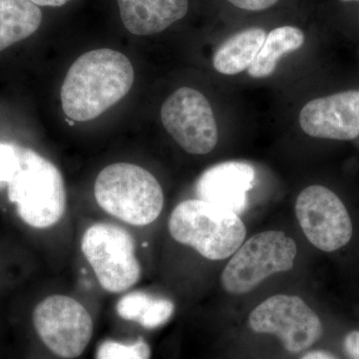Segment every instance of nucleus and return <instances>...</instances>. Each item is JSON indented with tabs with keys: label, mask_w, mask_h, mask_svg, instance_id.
Returning <instances> with one entry per match:
<instances>
[{
	"label": "nucleus",
	"mask_w": 359,
	"mask_h": 359,
	"mask_svg": "<svg viewBox=\"0 0 359 359\" xmlns=\"http://www.w3.org/2000/svg\"><path fill=\"white\" fill-rule=\"evenodd\" d=\"M0 183L32 228L49 229L65 217V180L58 168L29 148L0 142Z\"/></svg>",
	"instance_id": "f257e3e1"
},
{
	"label": "nucleus",
	"mask_w": 359,
	"mask_h": 359,
	"mask_svg": "<svg viewBox=\"0 0 359 359\" xmlns=\"http://www.w3.org/2000/svg\"><path fill=\"white\" fill-rule=\"evenodd\" d=\"M134 79L133 66L121 52H87L66 74L61 87L63 112L72 121L95 119L128 94Z\"/></svg>",
	"instance_id": "f03ea898"
},
{
	"label": "nucleus",
	"mask_w": 359,
	"mask_h": 359,
	"mask_svg": "<svg viewBox=\"0 0 359 359\" xmlns=\"http://www.w3.org/2000/svg\"><path fill=\"white\" fill-rule=\"evenodd\" d=\"M94 196L104 212L135 226L154 223L164 208V193L158 180L130 163L104 168L94 184Z\"/></svg>",
	"instance_id": "7ed1b4c3"
},
{
	"label": "nucleus",
	"mask_w": 359,
	"mask_h": 359,
	"mask_svg": "<svg viewBox=\"0 0 359 359\" xmlns=\"http://www.w3.org/2000/svg\"><path fill=\"white\" fill-rule=\"evenodd\" d=\"M168 226L176 242L193 248L211 261L233 256L247 235L238 215L200 199L180 203Z\"/></svg>",
	"instance_id": "20e7f679"
},
{
	"label": "nucleus",
	"mask_w": 359,
	"mask_h": 359,
	"mask_svg": "<svg viewBox=\"0 0 359 359\" xmlns=\"http://www.w3.org/2000/svg\"><path fill=\"white\" fill-rule=\"evenodd\" d=\"M81 252L100 287L121 294L139 282L141 264L133 237L121 226L108 223L89 226L81 238Z\"/></svg>",
	"instance_id": "39448f33"
},
{
	"label": "nucleus",
	"mask_w": 359,
	"mask_h": 359,
	"mask_svg": "<svg viewBox=\"0 0 359 359\" xmlns=\"http://www.w3.org/2000/svg\"><path fill=\"white\" fill-rule=\"evenodd\" d=\"M297 252L294 241L283 231L257 233L233 255L222 273V285L231 294H248L269 276L290 271Z\"/></svg>",
	"instance_id": "423d86ee"
},
{
	"label": "nucleus",
	"mask_w": 359,
	"mask_h": 359,
	"mask_svg": "<svg viewBox=\"0 0 359 359\" xmlns=\"http://www.w3.org/2000/svg\"><path fill=\"white\" fill-rule=\"evenodd\" d=\"M32 321L44 346L61 358L81 355L93 335L91 314L81 302L65 294L42 299L33 311Z\"/></svg>",
	"instance_id": "0eeeda50"
},
{
	"label": "nucleus",
	"mask_w": 359,
	"mask_h": 359,
	"mask_svg": "<svg viewBox=\"0 0 359 359\" xmlns=\"http://www.w3.org/2000/svg\"><path fill=\"white\" fill-rule=\"evenodd\" d=\"M249 323L257 334L276 335L292 353L306 351L323 334L318 314L297 295L269 297L250 313Z\"/></svg>",
	"instance_id": "6e6552de"
},
{
	"label": "nucleus",
	"mask_w": 359,
	"mask_h": 359,
	"mask_svg": "<svg viewBox=\"0 0 359 359\" xmlns=\"http://www.w3.org/2000/svg\"><path fill=\"white\" fill-rule=\"evenodd\" d=\"M168 133L189 154L205 155L218 143V126L211 104L201 92L182 87L161 108Z\"/></svg>",
	"instance_id": "1a4fd4ad"
},
{
	"label": "nucleus",
	"mask_w": 359,
	"mask_h": 359,
	"mask_svg": "<svg viewBox=\"0 0 359 359\" xmlns=\"http://www.w3.org/2000/svg\"><path fill=\"white\" fill-rule=\"evenodd\" d=\"M295 215L309 243L323 252L339 250L353 237V222L346 205L325 187L304 189L295 203Z\"/></svg>",
	"instance_id": "9d476101"
},
{
	"label": "nucleus",
	"mask_w": 359,
	"mask_h": 359,
	"mask_svg": "<svg viewBox=\"0 0 359 359\" xmlns=\"http://www.w3.org/2000/svg\"><path fill=\"white\" fill-rule=\"evenodd\" d=\"M299 124L314 138L349 141L359 136V91L314 99L302 108Z\"/></svg>",
	"instance_id": "9b49d317"
},
{
	"label": "nucleus",
	"mask_w": 359,
	"mask_h": 359,
	"mask_svg": "<svg viewBox=\"0 0 359 359\" xmlns=\"http://www.w3.org/2000/svg\"><path fill=\"white\" fill-rule=\"evenodd\" d=\"M256 181V171L250 164L229 161L205 170L198 181L200 200L241 215L248 207V193Z\"/></svg>",
	"instance_id": "f8f14e48"
},
{
	"label": "nucleus",
	"mask_w": 359,
	"mask_h": 359,
	"mask_svg": "<svg viewBox=\"0 0 359 359\" xmlns=\"http://www.w3.org/2000/svg\"><path fill=\"white\" fill-rule=\"evenodd\" d=\"M118 6L126 29L147 36L164 32L185 18L189 0H118Z\"/></svg>",
	"instance_id": "ddd939ff"
},
{
	"label": "nucleus",
	"mask_w": 359,
	"mask_h": 359,
	"mask_svg": "<svg viewBox=\"0 0 359 359\" xmlns=\"http://www.w3.org/2000/svg\"><path fill=\"white\" fill-rule=\"evenodd\" d=\"M266 33L252 27L236 33L219 47L212 58L215 69L224 75H236L249 70L263 46Z\"/></svg>",
	"instance_id": "4468645a"
},
{
	"label": "nucleus",
	"mask_w": 359,
	"mask_h": 359,
	"mask_svg": "<svg viewBox=\"0 0 359 359\" xmlns=\"http://www.w3.org/2000/svg\"><path fill=\"white\" fill-rule=\"evenodd\" d=\"M41 21V11L29 0H0V52L32 36Z\"/></svg>",
	"instance_id": "2eb2a0df"
},
{
	"label": "nucleus",
	"mask_w": 359,
	"mask_h": 359,
	"mask_svg": "<svg viewBox=\"0 0 359 359\" xmlns=\"http://www.w3.org/2000/svg\"><path fill=\"white\" fill-rule=\"evenodd\" d=\"M174 311V304L170 299L155 297L140 290L123 295L116 306L120 318L139 323L147 330L165 325L173 316Z\"/></svg>",
	"instance_id": "dca6fc26"
},
{
	"label": "nucleus",
	"mask_w": 359,
	"mask_h": 359,
	"mask_svg": "<svg viewBox=\"0 0 359 359\" xmlns=\"http://www.w3.org/2000/svg\"><path fill=\"white\" fill-rule=\"evenodd\" d=\"M304 43V34L294 26H282L266 35L261 50L249 68L254 78H266L275 72L280 59L290 52L297 50Z\"/></svg>",
	"instance_id": "f3484780"
},
{
	"label": "nucleus",
	"mask_w": 359,
	"mask_h": 359,
	"mask_svg": "<svg viewBox=\"0 0 359 359\" xmlns=\"http://www.w3.org/2000/svg\"><path fill=\"white\" fill-rule=\"evenodd\" d=\"M151 348L142 337L133 344L105 340L98 347L96 359H150Z\"/></svg>",
	"instance_id": "a211bd4d"
},
{
	"label": "nucleus",
	"mask_w": 359,
	"mask_h": 359,
	"mask_svg": "<svg viewBox=\"0 0 359 359\" xmlns=\"http://www.w3.org/2000/svg\"><path fill=\"white\" fill-rule=\"evenodd\" d=\"M228 1L244 11H262L275 6L280 0H228Z\"/></svg>",
	"instance_id": "6ab92c4d"
},
{
	"label": "nucleus",
	"mask_w": 359,
	"mask_h": 359,
	"mask_svg": "<svg viewBox=\"0 0 359 359\" xmlns=\"http://www.w3.org/2000/svg\"><path fill=\"white\" fill-rule=\"evenodd\" d=\"M344 349L351 359H359V332H349L344 342Z\"/></svg>",
	"instance_id": "aec40b11"
},
{
	"label": "nucleus",
	"mask_w": 359,
	"mask_h": 359,
	"mask_svg": "<svg viewBox=\"0 0 359 359\" xmlns=\"http://www.w3.org/2000/svg\"><path fill=\"white\" fill-rule=\"evenodd\" d=\"M301 359H337L334 354L325 351H313L304 354Z\"/></svg>",
	"instance_id": "412c9836"
},
{
	"label": "nucleus",
	"mask_w": 359,
	"mask_h": 359,
	"mask_svg": "<svg viewBox=\"0 0 359 359\" xmlns=\"http://www.w3.org/2000/svg\"><path fill=\"white\" fill-rule=\"evenodd\" d=\"M29 1L37 6L59 7L65 6L70 0H29Z\"/></svg>",
	"instance_id": "4be33fe9"
},
{
	"label": "nucleus",
	"mask_w": 359,
	"mask_h": 359,
	"mask_svg": "<svg viewBox=\"0 0 359 359\" xmlns=\"http://www.w3.org/2000/svg\"><path fill=\"white\" fill-rule=\"evenodd\" d=\"M340 1H344V2H359V0H340Z\"/></svg>",
	"instance_id": "5701e85b"
}]
</instances>
